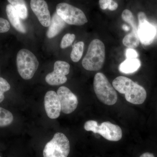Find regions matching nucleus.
Masks as SVG:
<instances>
[{"label":"nucleus","instance_id":"4be33fe9","mask_svg":"<svg viewBox=\"0 0 157 157\" xmlns=\"http://www.w3.org/2000/svg\"><path fill=\"white\" fill-rule=\"evenodd\" d=\"M11 88L10 84L6 79L0 77V103H2L4 99V93L8 91Z\"/></svg>","mask_w":157,"mask_h":157},{"label":"nucleus","instance_id":"9d476101","mask_svg":"<svg viewBox=\"0 0 157 157\" xmlns=\"http://www.w3.org/2000/svg\"><path fill=\"white\" fill-rule=\"evenodd\" d=\"M45 112L48 117L52 119L57 118L61 111V106L57 94L54 91H49L44 98Z\"/></svg>","mask_w":157,"mask_h":157},{"label":"nucleus","instance_id":"a211bd4d","mask_svg":"<svg viewBox=\"0 0 157 157\" xmlns=\"http://www.w3.org/2000/svg\"><path fill=\"white\" fill-rule=\"evenodd\" d=\"M84 42H79L74 44L73 47L70 58L73 62L76 63L81 59L84 50Z\"/></svg>","mask_w":157,"mask_h":157},{"label":"nucleus","instance_id":"aec40b11","mask_svg":"<svg viewBox=\"0 0 157 157\" xmlns=\"http://www.w3.org/2000/svg\"><path fill=\"white\" fill-rule=\"evenodd\" d=\"M121 17L125 22L128 23L131 26L132 28V32L137 33V25L135 22V17L132 11L128 9H125L123 11Z\"/></svg>","mask_w":157,"mask_h":157},{"label":"nucleus","instance_id":"6e6552de","mask_svg":"<svg viewBox=\"0 0 157 157\" xmlns=\"http://www.w3.org/2000/svg\"><path fill=\"white\" fill-rule=\"evenodd\" d=\"M70 72V65L67 62L63 61L56 62L54 70L48 73L45 78V81L52 86H58L64 84L67 80L66 75Z\"/></svg>","mask_w":157,"mask_h":157},{"label":"nucleus","instance_id":"9b49d317","mask_svg":"<svg viewBox=\"0 0 157 157\" xmlns=\"http://www.w3.org/2000/svg\"><path fill=\"white\" fill-rule=\"evenodd\" d=\"M31 8L42 26L48 27L50 25V12L47 3L44 0H31Z\"/></svg>","mask_w":157,"mask_h":157},{"label":"nucleus","instance_id":"b1692460","mask_svg":"<svg viewBox=\"0 0 157 157\" xmlns=\"http://www.w3.org/2000/svg\"><path fill=\"white\" fill-rule=\"evenodd\" d=\"M10 29L9 22L7 20L0 17V33L8 32Z\"/></svg>","mask_w":157,"mask_h":157},{"label":"nucleus","instance_id":"4468645a","mask_svg":"<svg viewBox=\"0 0 157 157\" xmlns=\"http://www.w3.org/2000/svg\"><path fill=\"white\" fill-rule=\"evenodd\" d=\"M6 11L8 18L12 25L20 33H25L26 29L20 19V17L14 7L11 4H9L6 6Z\"/></svg>","mask_w":157,"mask_h":157},{"label":"nucleus","instance_id":"412c9836","mask_svg":"<svg viewBox=\"0 0 157 157\" xmlns=\"http://www.w3.org/2000/svg\"><path fill=\"white\" fill-rule=\"evenodd\" d=\"M76 36L74 34L67 33L66 34L62 39L60 47L63 49L67 48L72 45L75 40Z\"/></svg>","mask_w":157,"mask_h":157},{"label":"nucleus","instance_id":"2eb2a0df","mask_svg":"<svg viewBox=\"0 0 157 157\" xmlns=\"http://www.w3.org/2000/svg\"><path fill=\"white\" fill-rule=\"evenodd\" d=\"M141 63L139 59H126L120 65L119 70L125 74H130L137 71L140 68Z\"/></svg>","mask_w":157,"mask_h":157},{"label":"nucleus","instance_id":"f8f14e48","mask_svg":"<svg viewBox=\"0 0 157 157\" xmlns=\"http://www.w3.org/2000/svg\"><path fill=\"white\" fill-rule=\"evenodd\" d=\"M98 134L109 141H119L122 137L120 127L108 121L104 122L99 125Z\"/></svg>","mask_w":157,"mask_h":157},{"label":"nucleus","instance_id":"f257e3e1","mask_svg":"<svg viewBox=\"0 0 157 157\" xmlns=\"http://www.w3.org/2000/svg\"><path fill=\"white\" fill-rule=\"evenodd\" d=\"M112 85L116 90L125 95L126 101L131 104L139 105L146 100L145 89L128 77L118 76L113 80Z\"/></svg>","mask_w":157,"mask_h":157},{"label":"nucleus","instance_id":"ddd939ff","mask_svg":"<svg viewBox=\"0 0 157 157\" xmlns=\"http://www.w3.org/2000/svg\"><path fill=\"white\" fill-rule=\"evenodd\" d=\"M66 23L57 12H55L51 20L50 25L46 33L47 36L52 39L58 35L65 27Z\"/></svg>","mask_w":157,"mask_h":157},{"label":"nucleus","instance_id":"dca6fc26","mask_svg":"<svg viewBox=\"0 0 157 157\" xmlns=\"http://www.w3.org/2000/svg\"><path fill=\"white\" fill-rule=\"evenodd\" d=\"M17 11L20 17L25 19L28 17V10L25 0H8Z\"/></svg>","mask_w":157,"mask_h":157},{"label":"nucleus","instance_id":"cd10ccee","mask_svg":"<svg viewBox=\"0 0 157 157\" xmlns=\"http://www.w3.org/2000/svg\"><path fill=\"white\" fill-rule=\"evenodd\" d=\"M140 157H155L154 155L149 152H145L141 155Z\"/></svg>","mask_w":157,"mask_h":157},{"label":"nucleus","instance_id":"a878e982","mask_svg":"<svg viewBox=\"0 0 157 157\" xmlns=\"http://www.w3.org/2000/svg\"><path fill=\"white\" fill-rule=\"evenodd\" d=\"M110 0H99V5L102 10H106L108 8Z\"/></svg>","mask_w":157,"mask_h":157},{"label":"nucleus","instance_id":"6ab92c4d","mask_svg":"<svg viewBox=\"0 0 157 157\" xmlns=\"http://www.w3.org/2000/svg\"><path fill=\"white\" fill-rule=\"evenodd\" d=\"M14 117L10 111L0 107V127L10 125L13 122Z\"/></svg>","mask_w":157,"mask_h":157},{"label":"nucleus","instance_id":"f3484780","mask_svg":"<svg viewBox=\"0 0 157 157\" xmlns=\"http://www.w3.org/2000/svg\"><path fill=\"white\" fill-rule=\"evenodd\" d=\"M138 34L131 32L125 36L123 39V44L128 48H134L138 47L140 43Z\"/></svg>","mask_w":157,"mask_h":157},{"label":"nucleus","instance_id":"7ed1b4c3","mask_svg":"<svg viewBox=\"0 0 157 157\" xmlns=\"http://www.w3.org/2000/svg\"><path fill=\"white\" fill-rule=\"evenodd\" d=\"M94 88L97 98L103 104L113 105L116 103L117 93L103 73L96 74L94 78Z\"/></svg>","mask_w":157,"mask_h":157},{"label":"nucleus","instance_id":"1a4fd4ad","mask_svg":"<svg viewBox=\"0 0 157 157\" xmlns=\"http://www.w3.org/2000/svg\"><path fill=\"white\" fill-rule=\"evenodd\" d=\"M61 106V111L65 114L73 112L78 106L77 97L68 88L61 86L57 93Z\"/></svg>","mask_w":157,"mask_h":157},{"label":"nucleus","instance_id":"0eeeda50","mask_svg":"<svg viewBox=\"0 0 157 157\" xmlns=\"http://www.w3.org/2000/svg\"><path fill=\"white\" fill-rule=\"evenodd\" d=\"M139 25L137 28V34L140 41L144 45L151 44L154 40L156 30L154 26L147 21L146 14L144 12L138 14Z\"/></svg>","mask_w":157,"mask_h":157},{"label":"nucleus","instance_id":"c756f323","mask_svg":"<svg viewBox=\"0 0 157 157\" xmlns=\"http://www.w3.org/2000/svg\"><path fill=\"white\" fill-rule=\"evenodd\" d=\"M0 157H1V156H0Z\"/></svg>","mask_w":157,"mask_h":157},{"label":"nucleus","instance_id":"f03ea898","mask_svg":"<svg viewBox=\"0 0 157 157\" xmlns=\"http://www.w3.org/2000/svg\"><path fill=\"white\" fill-rule=\"evenodd\" d=\"M105 59V45L101 40L95 39L90 43L82 64L85 70L97 71L103 67Z\"/></svg>","mask_w":157,"mask_h":157},{"label":"nucleus","instance_id":"bb28decb","mask_svg":"<svg viewBox=\"0 0 157 157\" xmlns=\"http://www.w3.org/2000/svg\"><path fill=\"white\" fill-rule=\"evenodd\" d=\"M117 3L116 2H114L113 0H110L107 9H109V10H110V11H113L116 10V9H117Z\"/></svg>","mask_w":157,"mask_h":157},{"label":"nucleus","instance_id":"20e7f679","mask_svg":"<svg viewBox=\"0 0 157 157\" xmlns=\"http://www.w3.org/2000/svg\"><path fill=\"white\" fill-rule=\"evenodd\" d=\"M16 63L17 71L23 79H31L39 67V63L36 57L28 49H21L17 54Z\"/></svg>","mask_w":157,"mask_h":157},{"label":"nucleus","instance_id":"5701e85b","mask_svg":"<svg viewBox=\"0 0 157 157\" xmlns=\"http://www.w3.org/2000/svg\"><path fill=\"white\" fill-rule=\"evenodd\" d=\"M84 128L86 131H91L94 133H98L99 125L96 121L90 120L85 123Z\"/></svg>","mask_w":157,"mask_h":157},{"label":"nucleus","instance_id":"c85d7f7f","mask_svg":"<svg viewBox=\"0 0 157 157\" xmlns=\"http://www.w3.org/2000/svg\"><path fill=\"white\" fill-rule=\"evenodd\" d=\"M122 29H123L124 30L126 31H128L130 29V27H129L128 25H124L122 26Z\"/></svg>","mask_w":157,"mask_h":157},{"label":"nucleus","instance_id":"39448f33","mask_svg":"<svg viewBox=\"0 0 157 157\" xmlns=\"http://www.w3.org/2000/svg\"><path fill=\"white\" fill-rule=\"evenodd\" d=\"M70 151V144L67 137L58 132L46 144L43 150V157H67Z\"/></svg>","mask_w":157,"mask_h":157},{"label":"nucleus","instance_id":"423d86ee","mask_svg":"<svg viewBox=\"0 0 157 157\" xmlns=\"http://www.w3.org/2000/svg\"><path fill=\"white\" fill-rule=\"evenodd\" d=\"M56 12L66 23L70 25L81 26L88 22L85 14L81 9L67 3L58 4Z\"/></svg>","mask_w":157,"mask_h":157},{"label":"nucleus","instance_id":"393cba45","mask_svg":"<svg viewBox=\"0 0 157 157\" xmlns=\"http://www.w3.org/2000/svg\"><path fill=\"white\" fill-rule=\"evenodd\" d=\"M126 57L127 59H136L138 57V54L135 49L128 48L126 51Z\"/></svg>","mask_w":157,"mask_h":157}]
</instances>
